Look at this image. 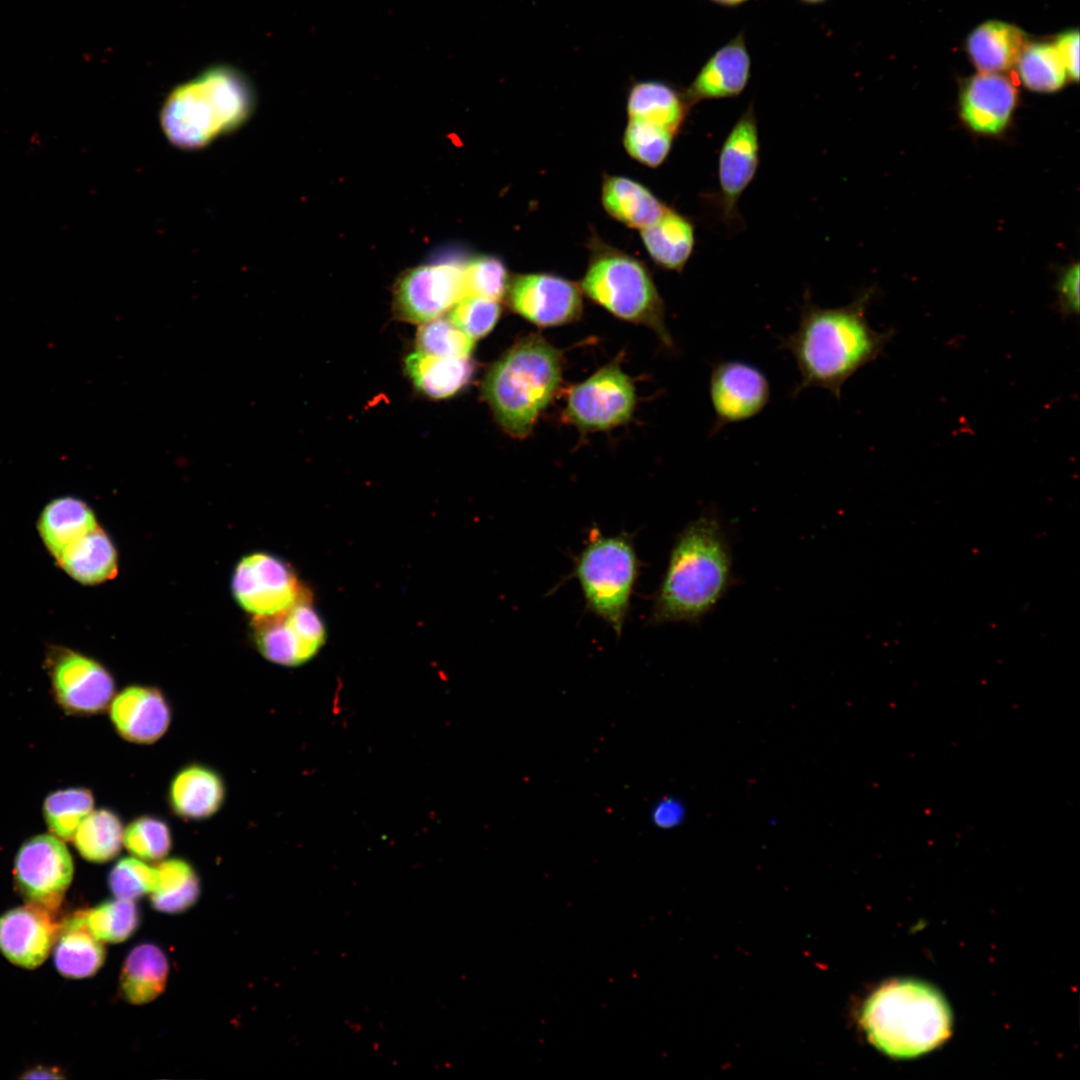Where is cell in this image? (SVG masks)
I'll return each mask as SVG.
<instances>
[{"label": "cell", "instance_id": "1", "mask_svg": "<svg viewBox=\"0 0 1080 1080\" xmlns=\"http://www.w3.org/2000/svg\"><path fill=\"white\" fill-rule=\"evenodd\" d=\"M869 298V293H863L846 306L821 308L806 291L799 325L781 338L779 346L791 353L800 373L794 397L807 388L820 387L839 400L846 380L878 356L887 335L867 322Z\"/></svg>", "mask_w": 1080, "mask_h": 1080}, {"label": "cell", "instance_id": "2", "mask_svg": "<svg viewBox=\"0 0 1080 1080\" xmlns=\"http://www.w3.org/2000/svg\"><path fill=\"white\" fill-rule=\"evenodd\" d=\"M732 581L731 549L722 522L713 512L702 513L673 543L650 622L696 623L718 605Z\"/></svg>", "mask_w": 1080, "mask_h": 1080}, {"label": "cell", "instance_id": "3", "mask_svg": "<svg viewBox=\"0 0 1080 1080\" xmlns=\"http://www.w3.org/2000/svg\"><path fill=\"white\" fill-rule=\"evenodd\" d=\"M255 107L248 77L235 67L214 65L169 92L159 122L170 144L195 151L241 128Z\"/></svg>", "mask_w": 1080, "mask_h": 1080}, {"label": "cell", "instance_id": "4", "mask_svg": "<svg viewBox=\"0 0 1080 1080\" xmlns=\"http://www.w3.org/2000/svg\"><path fill=\"white\" fill-rule=\"evenodd\" d=\"M861 1024L880 1051L895 1058H912L948 1039L952 1015L934 987L918 980L898 979L883 984L868 997Z\"/></svg>", "mask_w": 1080, "mask_h": 1080}, {"label": "cell", "instance_id": "5", "mask_svg": "<svg viewBox=\"0 0 1080 1080\" xmlns=\"http://www.w3.org/2000/svg\"><path fill=\"white\" fill-rule=\"evenodd\" d=\"M561 378L559 351L542 337L530 335L492 365L482 391L503 430L523 438L552 400Z\"/></svg>", "mask_w": 1080, "mask_h": 1080}, {"label": "cell", "instance_id": "6", "mask_svg": "<svg viewBox=\"0 0 1080 1080\" xmlns=\"http://www.w3.org/2000/svg\"><path fill=\"white\" fill-rule=\"evenodd\" d=\"M581 288L616 317L647 326L667 347L673 346L663 300L647 268L637 259L614 250L596 255Z\"/></svg>", "mask_w": 1080, "mask_h": 1080}, {"label": "cell", "instance_id": "7", "mask_svg": "<svg viewBox=\"0 0 1080 1080\" xmlns=\"http://www.w3.org/2000/svg\"><path fill=\"white\" fill-rule=\"evenodd\" d=\"M639 563L631 537L592 531L576 558L574 573L587 607L620 635L625 623Z\"/></svg>", "mask_w": 1080, "mask_h": 1080}, {"label": "cell", "instance_id": "8", "mask_svg": "<svg viewBox=\"0 0 1080 1080\" xmlns=\"http://www.w3.org/2000/svg\"><path fill=\"white\" fill-rule=\"evenodd\" d=\"M635 403L630 377L612 362L570 389L565 416L582 431H603L628 422Z\"/></svg>", "mask_w": 1080, "mask_h": 1080}, {"label": "cell", "instance_id": "9", "mask_svg": "<svg viewBox=\"0 0 1080 1080\" xmlns=\"http://www.w3.org/2000/svg\"><path fill=\"white\" fill-rule=\"evenodd\" d=\"M71 854L60 838L39 834L26 840L14 862V880L31 904L51 912L61 904L73 877Z\"/></svg>", "mask_w": 1080, "mask_h": 1080}, {"label": "cell", "instance_id": "10", "mask_svg": "<svg viewBox=\"0 0 1080 1080\" xmlns=\"http://www.w3.org/2000/svg\"><path fill=\"white\" fill-rule=\"evenodd\" d=\"M253 627L261 654L284 666L307 662L325 640L324 625L305 596L282 613L256 616Z\"/></svg>", "mask_w": 1080, "mask_h": 1080}, {"label": "cell", "instance_id": "11", "mask_svg": "<svg viewBox=\"0 0 1080 1080\" xmlns=\"http://www.w3.org/2000/svg\"><path fill=\"white\" fill-rule=\"evenodd\" d=\"M232 588L240 605L255 616L282 613L304 596L288 565L264 553L241 560L234 573Z\"/></svg>", "mask_w": 1080, "mask_h": 1080}, {"label": "cell", "instance_id": "12", "mask_svg": "<svg viewBox=\"0 0 1080 1080\" xmlns=\"http://www.w3.org/2000/svg\"><path fill=\"white\" fill-rule=\"evenodd\" d=\"M465 296L464 266L422 265L405 273L395 292L399 317L424 323L450 310Z\"/></svg>", "mask_w": 1080, "mask_h": 1080}, {"label": "cell", "instance_id": "13", "mask_svg": "<svg viewBox=\"0 0 1080 1080\" xmlns=\"http://www.w3.org/2000/svg\"><path fill=\"white\" fill-rule=\"evenodd\" d=\"M55 698L68 713L93 715L105 710L115 695L111 674L95 660L65 650L50 662Z\"/></svg>", "mask_w": 1080, "mask_h": 1080}, {"label": "cell", "instance_id": "14", "mask_svg": "<svg viewBox=\"0 0 1080 1080\" xmlns=\"http://www.w3.org/2000/svg\"><path fill=\"white\" fill-rule=\"evenodd\" d=\"M506 294L514 312L542 327L569 323L582 310L577 285L552 274L517 275L508 283Z\"/></svg>", "mask_w": 1080, "mask_h": 1080}, {"label": "cell", "instance_id": "15", "mask_svg": "<svg viewBox=\"0 0 1080 1080\" xmlns=\"http://www.w3.org/2000/svg\"><path fill=\"white\" fill-rule=\"evenodd\" d=\"M709 394L715 414L711 434L725 425L759 414L770 398V384L757 367L742 361H722L711 371Z\"/></svg>", "mask_w": 1080, "mask_h": 1080}, {"label": "cell", "instance_id": "16", "mask_svg": "<svg viewBox=\"0 0 1080 1080\" xmlns=\"http://www.w3.org/2000/svg\"><path fill=\"white\" fill-rule=\"evenodd\" d=\"M759 135L754 105L749 104L721 147L718 161L720 204L726 221L739 217L738 201L759 165Z\"/></svg>", "mask_w": 1080, "mask_h": 1080}, {"label": "cell", "instance_id": "17", "mask_svg": "<svg viewBox=\"0 0 1080 1080\" xmlns=\"http://www.w3.org/2000/svg\"><path fill=\"white\" fill-rule=\"evenodd\" d=\"M1018 103V90L1006 76L979 73L963 85L960 117L978 135L999 136L1009 126Z\"/></svg>", "mask_w": 1080, "mask_h": 1080}, {"label": "cell", "instance_id": "18", "mask_svg": "<svg viewBox=\"0 0 1080 1080\" xmlns=\"http://www.w3.org/2000/svg\"><path fill=\"white\" fill-rule=\"evenodd\" d=\"M109 714L111 723L124 740L139 745L157 742L172 720V708L156 687L133 685L114 695Z\"/></svg>", "mask_w": 1080, "mask_h": 1080}, {"label": "cell", "instance_id": "19", "mask_svg": "<svg viewBox=\"0 0 1080 1080\" xmlns=\"http://www.w3.org/2000/svg\"><path fill=\"white\" fill-rule=\"evenodd\" d=\"M52 912L29 903L0 916V951L12 963L33 969L41 965L56 940L60 925Z\"/></svg>", "mask_w": 1080, "mask_h": 1080}, {"label": "cell", "instance_id": "20", "mask_svg": "<svg viewBox=\"0 0 1080 1080\" xmlns=\"http://www.w3.org/2000/svg\"><path fill=\"white\" fill-rule=\"evenodd\" d=\"M751 65L745 33L741 31L710 55L683 91L689 106L703 100L737 97L749 82Z\"/></svg>", "mask_w": 1080, "mask_h": 1080}, {"label": "cell", "instance_id": "21", "mask_svg": "<svg viewBox=\"0 0 1080 1080\" xmlns=\"http://www.w3.org/2000/svg\"><path fill=\"white\" fill-rule=\"evenodd\" d=\"M226 785L221 774L201 763L179 769L169 783L167 802L177 817L202 821L214 816L226 799Z\"/></svg>", "mask_w": 1080, "mask_h": 1080}, {"label": "cell", "instance_id": "22", "mask_svg": "<svg viewBox=\"0 0 1080 1080\" xmlns=\"http://www.w3.org/2000/svg\"><path fill=\"white\" fill-rule=\"evenodd\" d=\"M54 944V964L64 977H90L104 963L105 949L102 941L89 931L81 912L59 927Z\"/></svg>", "mask_w": 1080, "mask_h": 1080}, {"label": "cell", "instance_id": "23", "mask_svg": "<svg viewBox=\"0 0 1080 1080\" xmlns=\"http://www.w3.org/2000/svg\"><path fill=\"white\" fill-rule=\"evenodd\" d=\"M1025 33L1002 21H988L972 31L967 40L971 61L982 73L1010 69L1026 47Z\"/></svg>", "mask_w": 1080, "mask_h": 1080}, {"label": "cell", "instance_id": "24", "mask_svg": "<svg viewBox=\"0 0 1080 1080\" xmlns=\"http://www.w3.org/2000/svg\"><path fill=\"white\" fill-rule=\"evenodd\" d=\"M169 972L168 960L156 945L142 943L126 957L120 974V989L124 998L136 1005L155 1000L165 989Z\"/></svg>", "mask_w": 1080, "mask_h": 1080}, {"label": "cell", "instance_id": "25", "mask_svg": "<svg viewBox=\"0 0 1080 1080\" xmlns=\"http://www.w3.org/2000/svg\"><path fill=\"white\" fill-rule=\"evenodd\" d=\"M405 369L415 387L433 399L450 397L467 385L474 366L470 358H445L420 351L405 360Z\"/></svg>", "mask_w": 1080, "mask_h": 1080}, {"label": "cell", "instance_id": "26", "mask_svg": "<svg viewBox=\"0 0 1080 1080\" xmlns=\"http://www.w3.org/2000/svg\"><path fill=\"white\" fill-rule=\"evenodd\" d=\"M690 108L683 92L656 80L634 84L628 94L629 119L648 122L676 133Z\"/></svg>", "mask_w": 1080, "mask_h": 1080}, {"label": "cell", "instance_id": "27", "mask_svg": "<svg viewBox=\"0 0 1080 1080\" xmlns=\"http://www.w3.org/2000/svg\"><path fill=\"white\" fill-rule=\"evenodd\" d=\"M602 203L618 221L639 229L655 223L668 208L645 186L620 176L606 177Z\"/></svg>", "mask_w": 1080, "mask_h": 1080}, {"label": "cell", "instance_id": "28", "mask_svg": "<svg viewBox=\"0 0 1080 1080\" xmlns=\"http://www.w3.org/2000/svg\"><path fill=\"white\" fill-rule=\"evenodd\" d=\"M56 560L71 577L83 584H98L117 573L114 545L98 526L68 546Z\"/></svg>", "mask_w": 1080, "mask_h": 1080}, {"label": "cell", "instance_id": "29", "mask_svg": "<svg viewBox=\"0 0 1080 1080\" xmlns=\"http://www.w3.org/2000/svg\"><path fill=\"white\" fill-rule=\"evenodd\" d=\"M641 237L658 265L678 272L686 265L695 243L693 224L670 208L655 223L641 229Z\"/></svg>", "mask_w": 1080, "mask_h": 1080}, {"label": "cell", "instance_id": "30", "mask_svg": "<svg viewBox=\"0 0 1080 1080\" xmlns=\"http://www.w3.org/2000/svg\"><path fill=\"white\" fill-rule=\"evenodd\" d=\"M97 527L92 510L83 501L61 497L50 502L39 520L40 535L55 558Z\"/></svg>", "mask_w": 1080, "mask_h": 1080}, {"label": "cell", "instance_id": "31", "mask_svg": "<svg viewBox=\"0 0 1080 1080\" xmlns=\"http://www.w3.org/2000/svg\"><path fill=\"white\" fill-rule=\"evenodd\" d=\"M124 826L110 809L92 810L77 828L72 840L87 861L105 863L116 857L123 845Z\"/></svg>", "mask_w": 1080, "mask_h": 1080}, {"label": "cell", "instance_id": "32", "mask_svg": "<svg viewBox=\"0 0 1080 1080\" xmlns=\"http://www.w3.org/2000/svg\"><path fill=\"white\" fill-rule=\"evenodd\" d=\"M157 885L151 895L153 907L176 914L190 908L200 894L199 877L193 866L181 858H171L156 866Z\"/></svg>", "mask_w": 1080, "mask_h": 1080}, {"label": "cell", "instance_id": "33", "mask_svg": "<svg viewBox=\"0 0 1080 1080\" xmlns=\"http://www.w3.org/2000/svg\"><path fill=\"white\" fill-rule=\"evenodd\" d=\"M1016 64L1021 81L1033 91H1057L1067 79L1066 69L1054 44L1026 45Z\"/></svg>", "mask_w": 1080, "mask_h": 1080}, {"label": "cell", "instance_id": "34", "mask_svg": "<svg viewBox=\"0 0 1080 1080\" xmlns=\"http://www.w3.org/2000/svg\"><path fill=\"white\" fill-rule=\"evenodd\" d=\"M93 806L94 797L90 790L83 787L67 788L46 797L43 816L53 835L61 840H70Z\"/></svg>", "mask_w": 1080, "mask_h": 1080}, {"label": "cell", "instance_id": "35", "mask_svg": "<svg viewBox=\"0 0 1080 1080\" xmlns=\"http://www.w3.org/2000/svg\"><path fill=\"white\" fill-rule=\"evenodd\" d=\"M89 931L100 941L119 943L128 939L140 922L133 900L116 898L81 912Z\"/></svg>", "mask_w": 1080, "mask_h": 1080}, {"label": "cell", "instance_id": "36", "mask_svg": "<svg viewBox=\"0 0 1080 1080\" xmlns=\"http://www.w3.org/2000/svg\"><path fill=\"white\" fill-rule=\"evenodd\" d=\"M123 845L134 857L146 861L160 860L171 850V829L160 817L141 815L124 827Z\"/></svg>", "mask_w": 1080, "mask_h": 1080}, {"label": "cell", "instance_id": "37", "mask_svg": "<svg viewBox=\"0 0 1080 1080\" xmlns=\"http://www.w3.org/2000/svg\"><path fill=\"white\" fill-rule=\"evenodd\" d=\"M417 351L445 358H468L474 340L450 318L437 317L422 323L416 336Z\"/></svg>", "mask_w": 1080, "mask_h": 1080}, {"label": "cell", "instance_id": "38", "mask_svg": "<svg viewBox=\"0 0 1080 1080\" xmlns=\"http://www.w3.org/2000/svg\"><path fill=\"white\" fill-rule=\"evenodd\" d=\"M675 133L637 119H629L624 146L635 160L649 167L659 166L668 156Z\"/></svg>", "mask_w": 1080, "mask_h": 1080}, {"label": "cell", "instance_id": "39", "mask_svg": "<svg viewBox=\"0 0 1080 1080\" xmlns=\"http://www.w3.org/2000/svg\"><path fill=\"white\" fill-rule=\"evenodd\" d=\"M108 884L116 898L134 901L154 891L157 869L137 857H125L111 869Z\"/></svg>", "mask_w": 1080, "mask_h": 1080}, {"label": "cell", "instance_id": "40", "mask_svg": "<svg viewBox=\"0 0 1080 1080\" xmlns=\"http://www.w3.org/2000/svg\"><path fill=\"white\" fill-rule=\"evenodd\" d=\"M465 296H479L499 301L507 291L508 276L503 262L493 256H480L464 266Z\"/></svg>", "mask_w": 1080, "mask_h": 1080}, {"label": "cell", "instance_id": "41", "mask_svg": "<svg viewBox=\"0 0 1080 1080\" xmlns=\"http://www.w3.org/2000/svg\"><path fill=\"white\" fill-rule=\"evenodd\" d=\"M450 310L449 318L473 340L487 335L501 312L498 301L471 295L464 296Z\"/></svg>", "mask_w": 1080, "mask_h": 1080}, {"label": "cell", "instance_id": "42", "mask_svg": "<svg viewBox=\"0 0 1080 1080\" xmlns=\"http://www.w3.org/2000/svg\"><path fill=\"white\" fill-rule=\"evenodd\" d=\"M1060 303L1064 312L1078 314L1079 312V265L1075 263L1069 266L1061 274L1058 282Z\"/></svg>", "mask_w": 1080, "mask_h": 1080}, {"label": "cell", "instance_id": "43", "mask_svg": "<svg viewBox=\"0 0 1080 1080\" xmlns=\"http://www.w3.org/2000/svg\"><path fill=\"white\" fill-rule=\"evenodd\" d=\"M1055 47L1066 69L1067 75L1077 81L1079 78V33L1069 31L1058 36Z\"/></svg>", "mask_w": 1080, "mask_h": 1080}, {"label": "cell", "instance_id": "44", "mask_svg": "<svg viewBox=\"0 0 1080 1080\" xmlns=\"http://www.w3.org/2000/svg\"><path fill=\"white\" fill-rule=\"evenodd\" d=\"M684 817V807L673 798H663L652 809L651 818L653 823L661 828H671L681 823Z\"/></svg>", "mask_w": 1080, "mask_h": 1080}, {"label": "cell", "instance_id": "45", "mask_svg": "<svg viewBox=\"0 0 1080 1080\" xmlns=\"http://www.w3.org/2000/svg\"><path fill=\"white\" fill-rule=\"evenodd\" d=\"M24 1079H62L63 1073L57 1067L37 1066L25 1071Z\"/></svg>", "mask_w": 1080, "mask_h": 1080}, {"label": "cell", "instance_id": "46", "mask_svg": "<svg viewBox=\"0 0 1080 1080\" xmlns=\"http://www.w3.org/2000/svg\"><path fill=\"white\" fill-rule=\"evenodd\" d=\"M716 5L723 7H737L750 0H708Z\"/></svg>", "mask_w": 1080, "mask_h": 1080}, {"label": "cell", "instance_id": "47", "mask_svg": "<svg viewBox=\"0 0 1080 1080\" xmlns=\"http://www.w3.org/2000/svg\"><path fill=\"white\" fill-rule=\"evenodd\" d=\"M799 1L804 3V4L817 5V4H822V3H824V2H826L828 0H799Z\"/></svg>", "mask_w": 1080, "mask_h": 1080}]
</instances>
